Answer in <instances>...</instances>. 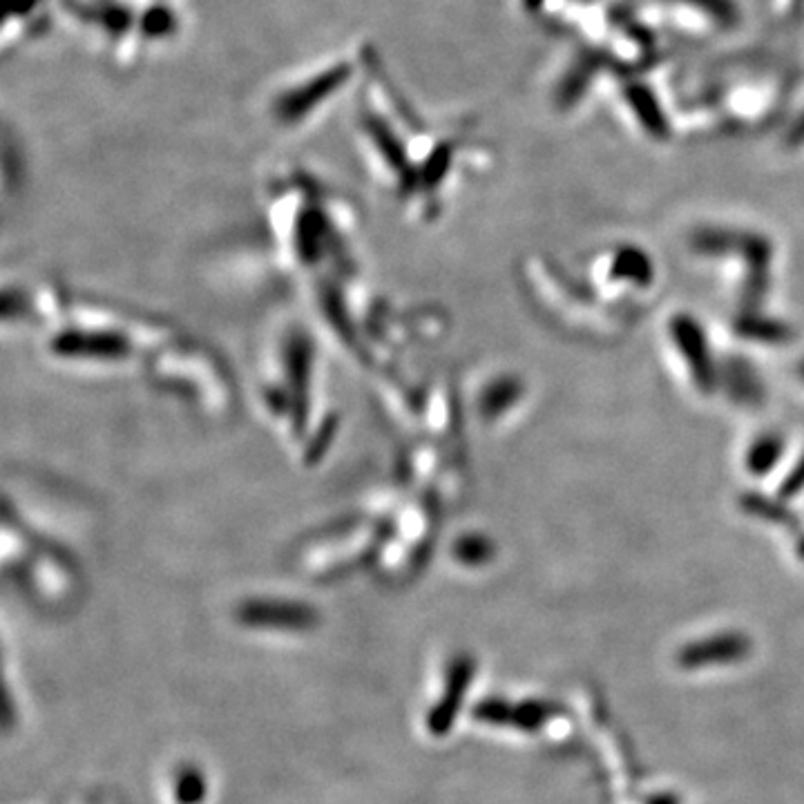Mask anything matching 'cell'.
I'll return each mask as SVG.
<instances>
[{
    "mask_svg": "<svg viewBox=\"0 0 804 804\" xmlns=\"http://www.w3.org/2000/svg\"><path fill=\"white\" fill-rule=\"evenodd\" d=\"M347 79H349L347 65H335V67H331V70L313 76L309 83L300 85V88H295L293 92L286 94V97H282L280 114L289 121L304 117V114L315 110V105L327 101Z\"/></svg>",
    "mask_w": 804,
    "mask_h": 804,
    "instance_id": "obj_1",
    "label": "cell"
},
{
    "mask_svg": "<svg viewBox=\"0 0 804 804\" xmlns=\"http://www.w3.org/2000/svg\"><path fill=\"white\" fill-rule=\"evenodd\" d=\"M675 338L686 349V356H688V360H691L693 369L697 373H702V378H708L706 376V365H708L706 342H704V335H702L700 327L695 329V324H691V320H677Z\"/></svg>",
    "mask_w": 804,
    "mask_h": 804,
    "instance_id": "obj_2",
    "label": "cell"
},
{
    "mask_svg": "<svg viewBox=\"0 0 804 804\" xmlns=\"http://www.w3.org/2000/svg\"><path fill=\"white\" fill-rule=\"evenodd\" d=\"M782 454V440L778 436H764L758 443L751 447L749 452V469H753L755 474L767 472L775 465Z\"/></svg>",
    "mask_w": 804,
    "mask_h": 804,
    "instance_id": "obj_3",
    "label": "cell"
}]
</instances>
